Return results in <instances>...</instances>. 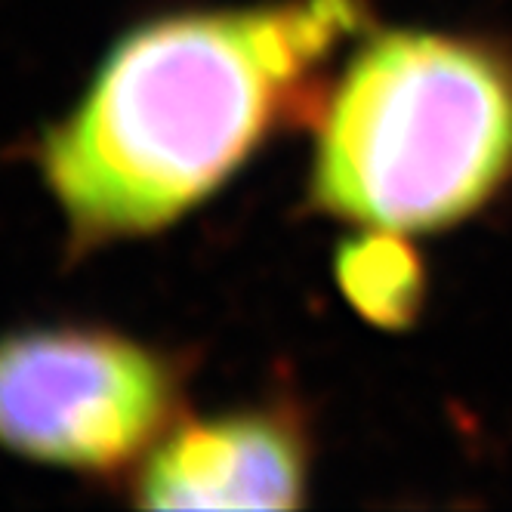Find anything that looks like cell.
<instances>
[{
    "label": "cell",
    "mask_w": 512,
    "mask_h": 512,
    "mask_svg": "<svg viewBox=\"0 0 512 512\" xmlns=\"http://www.w3.org/2000/svg\"><path fill=\"white\" fill-rule=\"evenodd\" d=\"M512 179V62L491 44L389 31L340 75L318 127L312 195L380 232H429Z\"/></svg>",
    "instance_id": "obj_2"
},
{
    "label": "cell",
    "mask_w": 512,
    "mask_h": 512,
    "mask_svg": "<svg viewBox=\"0 0 512 512\" xmlns=\"http://www.w3.org/2000/svg\"><path fill=\"white\" fill-rule=\"evenodd\" d=\"M337 275L349 303L364 318L386 327L411 321L423 300L420 260L398 232L371 229V235L346 244L337 260Z\"/></svg>",
    "instance_id": "obj_5"
},
{
    "label": "cell",
    "mask_w": 512,
    "mask_h": 512,
    "mask_svg": "<svg viewBox=\"0 0 512 512\" xmlns=\"http://www.w3.org/2000/svg\"><path fill=\"white\" fill-rule=\"evenodd\" d=\"M358 22V0H290L176 13L124 34L38 149L71 250L152 235L198 207Z\"/></svg>",
    "instance_id": "obj_1"
},
{
    "label": "cell",
    "mask_w": 512,
    "mask_h": 512,
    "mask_svg": "<svg viewBox=\"0 0 512 512\" xmlns=\"http://www.w3.org/2000/svg\"><path fill=\"white\" fill-rule=\"evenodd\" d=\"M176 368L139 340L90 324L0 337V448L78 472L145 454L176 408Z\"/></svg>",
    "instance_id": "obj_3"
},
{
    "label": "cell",
    "mask_w": 512,
    "mask_h": 512,
    "mask_svg": "<svg viewBox=\"0 0 512 512\" xmlns=\"http://www.w3.org/2000/svg\"><path fill=\"white\" fill-rule=\"evenodd\" d=\"M303 491V438L275 414L182 423L136 479V503L149 509H297Z\"/></svg>",
    "instance_id": "obj_4"
}]
</instances>
